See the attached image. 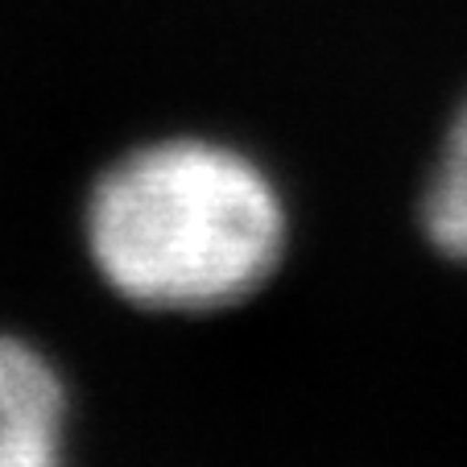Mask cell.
Returning <instances> with one entry per match:
<instances>
[{
    "label": "cell",
    "mask_w": 467,
    "mask_h": 467,
    "mask_svg": "<svg viewBox=\"0 0 467 467\" xmlns=\"http://www.w3.org/2000/svg\"><path fill=\"white\" fill-rule=\"evenodd\" d=\"M88 240L116 294L153 310H220L277 269L285 212L236 150L166 141L99 178Z\"/></svg>",
    "instance_id": "6da1fadb"
},
{
    "label": "cell",
    "mask_w": 467,
    "mask_h": 467,
    "mask_svg": "<svg viewBox=\"0 0 467 467\" xmlns=\"http://www.w3.org/2000/svg\"><path fill=\"white\" fill-rule=\"evenodd\" d=\"M62 410L50 364L0 336V467H62Z\"/></svg>",
    "instance_id": "7a4b0ae2"
},
{
    "label": "cell",
    "mask_w": 467,
    "mask_h": 467,
    "mask_svg": "<svg viewBox=\"0 0 467 467\" xmlns=\"http://www.w3.org/2000/svg\"><path fill=\"white\" fill-rule=\"evenodd\" d=\"M426 232L447 256L467 261V108L451 124L442 166L426 194Z\"/></svg>",
    "instance_id": "3957f363"
}]
</instances>
